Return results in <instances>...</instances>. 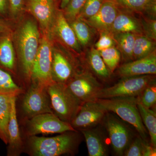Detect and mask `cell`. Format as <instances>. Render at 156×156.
<instances>
[{"mask_svg": "<svg viewBox=\"0 0 156 156\" xmlns=\"http://www.w3.org/2000/svg\"><path fill=\"white\" fill-rule=\"evenodd\" d=\"M77 132L67 131L53 137L29 136L31 153L36 156H58L72 153L80 142Z\"/></svg>", "mask_w": 156, "mask_h": 156, "instance_id": "6da1fadb", "label": "cell"}, {"mask_svg": "<svg viewBox=\"0 0 156 156\" xmlns=\"http://www.w3.org/2000/svg\"><path fill=\"white\" fill-rule=\"evenodd\" d=\"M138 101V97H136L99 98L95 101L107 112L115 113L131 124L138 132L140 136L147 142V131L140 114Z\"/></svg>", "mask_w": 156, "mask_h": 156, "instance_id": "7a4b0ae2", "label": "cell"}, {"mask_svg": "<svg viewBox=\"0 0 156 156\" xmlns=\"http://www.w3.org/2000/svg\"><path fill=\"white\" fill-rule=\"evenodd\" d=\"M40 34L37 26L31 20L27 21L20 28L17 36L20 60L24 75L29 80L40 45Z\"/></svg>", "mask_w": 156, "mask_h": 156, "instance_id": "3957f363", "label": "cell"}, {"mask_svg": "<svg viewBox=\"0 0 156 156\" xmlns=\"http://www.w3.org/2000/svg\"><path fill=\"white\" fill-rule=\"evenodd\" d=\"M47 89L53 113L62 121L70 123L82 104L71 93L66 84L55 82L48 86Z\"/></svg>", "mask_w": 156, "mask_h": 156, "instance_id": "277c9868", "label": "cell"}, {"mask_svg": "<svg viewBox=\"0 0 156 156\" xmlns=\"http://www.w3.org/2000/svg\"><path fill=\"white\" fill-rule=\"evenodd\" d=\"M155 83V77L152 75L123 77L114 86L102 88L98 95L97 99L138 97L147 87Z\"/></svg>", "mask_w": 156, "mask_h": 156, "instance_id": "5b68a950", "label": "cell"}, {"mask_svg": "<svg viewBox=\"0 0 156 156\" xmlns=\"http://www.w3.org/2000/svg\"><path fill=\"white\" fill-rule=\"evenodd\" d=\"M53 55L50 41L47 37H44L40 40L33 66L31 79L33 83L46 88L55 83L52 77Z\"/></svg>", "mask_w": 156, "mask_h": 156, "instance_id": "8992f818", "label": "cell"}, {"mask_svg": "<svg viewBox=\"0 0 156 156\" xmlns=\"http://www.w3.org/2000/svg\"><path fill=\"white\" fill-rule=\"evenodd\" d=\"M76 131L71 124L62 121L54 113L37 115L30 119L27 124L29 136L39 134H56Z\"/></svg>", "mask_w": 156, "mask_h": 156, "instance_id": "52a82bcc", "label": "cell"}, {"mask_svg": "<svg viewBox=\"0 0 156 156\" xmlns=\"http://www.w3.org/2000/svg\"><path fill=\"white\" fill-rule=\"evenodd\" d=\"M71 93L81 104L95 101L102 85L91 73L85 71L76 75L66 85Z\"/></svg>", "mask_w": 156, "mask_h": 156, "instance_id": "ba28073f", "label": "cell"}, {"mask_svg": "<svg viewBox=\"0 0 156 156\" xmlns=\"http://www.w3.org/2000/svg\"><path fill=\"white\" fill-rule=\"evenodd\" d=\"M46 87L32 82L23 101L22 108L30 119L37 115L53 113Z\"/></svg>", "mask_w": 156, "mask_h": 156, "instance_id": "9c48e42d", "label": "cell"}, {"mask_svg": "<svg viewBox=\"0 0 156 156\" xmlns=\"http://www.w3.org/2000/svg\"><path fill=\"white\" fill-rule=\"evenodd\" d=\"M102 122L108 132L115 152L117 155H124L132 139L129 129L118 118L109 112H107Z\"/></svg>", "mask_w": 156, "mask_h": 156, "instance_id": "30bf717a", "label": "cell"}, {"mask_svg": "<svg viewBox=\"0 0 156 156\" xmlns=\"http://www.w3.org/2000/svg\"><path fill=\"white\" fill-rule=\"evenodd\" d=\"M107 112L96 101L85 102L70 124L75 129L92 128L102 122Z\"/></svg>", "mask_w": 156, "mask_h": 156, "instance_id": "8fae6325", "label": "cell"}, {"mask_svg": "<svg viewBox=\"0 0 156 156\" xmlns=\"http://www.w3.org/2000/svg\"><path fill=\"white\" fill-rule=\"evenodd\" d=\"M119 11L115 0H105L100 10L95 15L83 20L90 27L99 32H108Z\"/></svg>", "mask_w": 156, "mask_h": 156, "instance_id": "7c38bea8", "label": "cell"}, {"mask_svg": "<svg viewBox=\"0 0 156 156\" xmlns=\"http://www.w3.org/2000/svg\"><path fill=\"white\" fill-rule=\"evenodd\" d=\"M55 0H26L27 9L38 20L42 27L47 29L54 18Z\"/></svg>", "mask_w": 156, "mask_h": 156, "instance_id": "4fadbf2b", "label": "cell"}, {"mask_svg": "<svg viewBox=\"0 0 156 156\" xmlns=\"http://www.w3.org/2000/svg\"><path fill=\"white\" fill-rule=\"evenodd\" d=\"M132 14L131 12L120 10L108 32L112 35L121 33L143 34L141 21L134 17Z\"/></svg>", "mask_w": 156, "mask_h": 156, "instance_id": "5bb4252c", "label": "cell"}, {"mask_svg": "<svg viewBox=\"0 0 156 156\" xmlns=\"http://www.w3.org/2000/svg\"><path fill=\"white\" fill-rule=\"evenodd\" d=\"M74 71L72 62L66 56L60 52L53 53L52 77L54 82L67 85L74 77Z\"/></svg>", "mask_w": 156, "mask_h": 156, "instance_id": "9a60e30c", "label": "cell"}, {"mask_svg": "<svg viewBox=\"0 0 156 156\" xmlns=\"http://www.w3.org/2000/svg\"><path fill=\"white\" fill-rule=\"evenodd\" d=\"M156 56V50H154L146 57L124 63L118 69L117 74L122 78L150 75V64L152 59Z\"/></svg>", "mask_w": 156, "mask_h": 156, "instance_id": "2e32d148", "label": "cell"}, {"mask_svg": "<svg viewBox=\"0 0 156 156\" xmlns=\"http://www.w3.org/2000/svg\"><path fill=\"white\" fill-rule=\"evenodd\" d=\"M55 28L56 34L66 45L77 52L80 51V45L74 32L61 11H58L56 15Z\"/></svg>", "mask_w": 156, "mask_h": 156, "instance_id": "e0dca14e", "label": "cell"}, {"mask_svg": "<svg viewBox=\"0 0 156 156\" xmlns=\"http://www.w3.org/2000/svg\"><path fill=\"white\" fill-rule=\"evenodd\" d=\"M120 10L147 14L156 19V0H115Z\"/></svg>", "mask_w": 156, "mask_h": 156, "instance_id": "ac0fdd59", "label": "cell"}, {"mask_svg": "<svg viewBox=\"0 0 156 156\" xmlns=\"http://www.w3.org/2000/svg\"><path fill=\"white\" fill-rule=\"evenodd\" d=\"M9 147L14 154L19 153L22 149V141L17 122L16 110V96L11 97V115L8 128Z\"/></svg>", "mask_w": 156, "mask_h": 156, "instance_id": "d6986e66", "label": "cell"}, {"mask_svg": "<svg viewBox=\"0 0 156 156\" xmlns=\"http://www.w3.org/2000/svg\"><path fill=\"white\" fill-rule=\"evenodd\" d=\"M83 134L89 156H106L108 151L105 142L99 131L93 128L81 130Z\"/></svg>", "mask_w": 156, "mask_h": 156, "instance_id": "ffe728a7", "label": "cell"}, {"mask_svg": "<svg viewBox=\"0 0 156 156\" xmlns=\"http://www.w3.org/2000/svg\"><path fill=\"white\" fill-rule=\"evenodd\" d=\"M137 35L132 33H121L112 35L117 48L119 50L121 56L125 61L128 62L134 60L133 48Z\"/></svg>", "mask_w": 156, "mask_h": 156, "instance_id": "44dd1931", "label": "cell"}, {"mask_svg": "<svg viewBox=\"0 0 156 156\" xmlns=\"http://www.w3.org/2000/svg\"><path fill=\"white\" fill-rule=\"evenodd\" d=\"M12 96L0 94V138L7 144L9 143L8 128L11 115Z\"/></svg>", "mask_w": 156, "mask_h": 156, "instance_id": "7402d4cb", "label": "cell"}, {"mask_svg": "<svg viewBox=\"0 0 156 156\" xmlns=\"http://www.w3.org/2000/svg\"><path fill=\"white\" fill-rule=\"evenodd\" d=\"M88 63L92 72L102 80H106L110 77L111 72L101 56L99 51L92 48L89 52Z\"/></svg>", "mask_w": 156, "mask_h": 156, "instance_id": "603a6c76", "label": "cell"}, {"mask_svg": "<svg viewBox=\"0 0 156 156\" xmlns=\"http://www.w3.org/2000/svg\"><path fill=\"white\" fill-rule=\"evenodd\" d=\"M137 107L143 123L148 131L151 145L156 146V114L151 108L144 106L138 101Z\"/></svg>", "mask_w": 156, "mask_h": 156, "instance_id": "cb8c5ba5", "label": "cell"}, {"mask_svg": "<svg viewBox=\"0 0 156 156\" xmlns=\"http://www.w3.org/2000/svg\"><path fill=\"white\" fill-rule=\"evenodd\" d=\"M15 64V52L11 38L4 37L0 41V64L11 70L14 69Z\"/></svg>", "mask_w": 156, "mask_h": 156, "instance_id": "d4e9b609", "label": "cell"}, {"mask_svg": "<svg viewBox=\"0 0 156 156\" xmlns=\"http://www.w3.org/2000/svg\"><path fill=\"white\" fill-rule=\"evenodd\" d=\"M156 50L155 41L144 35H137L133 48L134 60L144 58Z\"/></svg>", "mask_w": 156, "mask_h": 156, "instance_id": "484cf974", "label": "cell"}, {"mask_svg": "<svg viewBox=\"0 0 156 156\" xmlns=\"http://www.w3.org/2000/svg\"><path fill=\"white\" fill-rule=\"evenodd\" d=\"M79 44L82 46L89 44L92 39V31L90 27L85 21L79 17L69 21Z\"/></svg>", "mask_w": 156, "mask_h": 156, "instance_id": "4316f807", "label": "cell"}, {"mask_svg": "<svg viewBox=\"0 0 156 156\" xmlns=\"http://www.w3.org/2000/svg\"><path fill=\"white\" fill-rule=\"evenodd\" d=\"M22 92V89L14 82L11 75L0 69V94L17 96Z\"/></svg>", "mask_w": 156, "mask_h": 156, "instance_id": "83f0119b", "label": "cell"}, {"mask_svg": "<svg viewBox=\"0 0 156 156\" xmlns=\"http://www.w3.org/2000/svg\"><path fill=\"white\" fill-rule=\"evenodd\" d=\"M98 51L110 71L113 72L119 66L121 59L119 50L115 46Z\"/></svg>", "mask_w": 156, "mask_h": 156, "instance_id": "f1b7e54d", "label": "cell"}, {"mask_svg": "<svg viewBox=\"0 0 156 156\" xmlns=\"http://www.w3.org/2000/svg\"><path fill=\"white\" fill-rule=\"evenodd\" d=\"M105 0H86L77 17L86 20L92 17L99 11Z\"/></svg>", "mask_w": 156, "mask_h": 156, "instance_id": "f546056e", "label": "cell"}, {"mask_svg": "<svg viewBox=\"0 0 156 156\" xmlns=\"http://www.w3.org/2000/svg\"><path fill=\"white\" fill-rule=\"evenodd\" d=\"M138 101L148 108H151L156 103V83L147 87L138 96Z\"/></svg>", "mask_w": 156, "mask_h": 156, "instance_id": "4dcf8cb0", "label": "cell"}, {"mask_svg": "<svg viewBox=\"0 0 156 156\" xmlns=\"http://www.w3.org/2000/svg\"><path fill=\"white\" fill-rule=\"evenodd\" d=\"M147 142L140 136L131 141L124 152L125 156H144Z\"/></svg>", "mask_w": 156, "mask_h": 156, "instance_id": "1f68e13d", "label": "cell"}, {"mask_svg": "<svg viewBox=\"0 0 156 156\" xmlns=\"http://www.w3.org/2000/svg\"><path fill=\"white\" fill-rule=\"evenodd\" d=\"M86 0H69L64 10L65 17L69 21L78 17Z\"/></svg>", "mask_w": 156, "mask_h": 156, "instance_id": "d6a6232c", "label": "cell"}, {"mask_svg": "<svg viewBox=\"0 0 156 156\" xmlns=\"http://www.w3.org/2000/svg\"><path fill=\"white\" fill-rule=\"evenodd\" d=\"M115 42L111 34L103 32L101 33L99 40L95 44V48L98 51H101L115 47Z\"/></svg>", "mask_w": 156, "mask_h": 156, "instance_id": "836d02e7", "label": "cell"}, {"mask_svg": "<svg viewBox=\"0 0 156 156\" xmlns=\"http://www.w3.org/2000/svg\"><path fill=\"white\" fill-rule=\"evenodd\" d=\"M143 34L156 41V20L151 18H143L140 20Z\"/></svg>", "mask_w": 156, "mask_h": 156, "instance_id": "e575fe53", "label": "cell"}, {"mask_svg": "<svg viewBox=\"0 0 156 156\" xmlns=\"http://www.w3.org/2000/svg\"><path fill=\"white\" fill-rule=\"evenodd\" d=\"M25 2V0H9L11 13L14 15L19 14L23 9Z\"/></svg>", "mask_w": 156, "mask_h": 156, "instance_id": "d590c367", "label": "cell"}, {"mask_svg": "<svg viewBox=\"0 0 156 156\" xmlns=\"http://www.w3.org/2000/svg\"><path fill=\"white\" fill-rule=\"evenodd\" d=\"M156 147L147 144L146 146L144 156H155L156 155Z\"/></svg>", "mask_w": 156, "mask_h": 156, "instance_id": "8d00e7d4", "label": "cell"}, {"mask_svg": "<svg viewBox=\"0 0 156 156\" xmlns=\"http://www.w3.org/2000/svg\"><path fill=\"white\" fill-rule=\"evenodd\" d=\"M7 7V0H0V13H5Z\"/></svg>", "mask_w": 156, "mask_h": 156, "instance_id": "74e56055", "label": "cell"}, {"mask_svg": "<svg viewBox=\"0 0 156 156\" xmlns=\"http://www.w3.org/2000/svg\"><path fill=\"white\" fill-rule=\"evenodd\" d=\"M69 0H60V8L64 9L67 5Z\"/></svg>", "mask_w": 156, "mask_h": 156, "instance_id": "f35d334b", "label": "cell"}, {"mask_svg": "<svg viewBox=\"0 0 156 156\" xmlns=\"http://www.w3.org/2000/svg\"><path fill=\"white\" fill-rule=\"evenodd\" d=\"M5 26L2 23L0 22V33L4 31L5 30Z\"/></svg>", "mask_w": 156, "mask_h": 156, "instance_id": "ab89813d", "label": "cell"}]
</instances>
